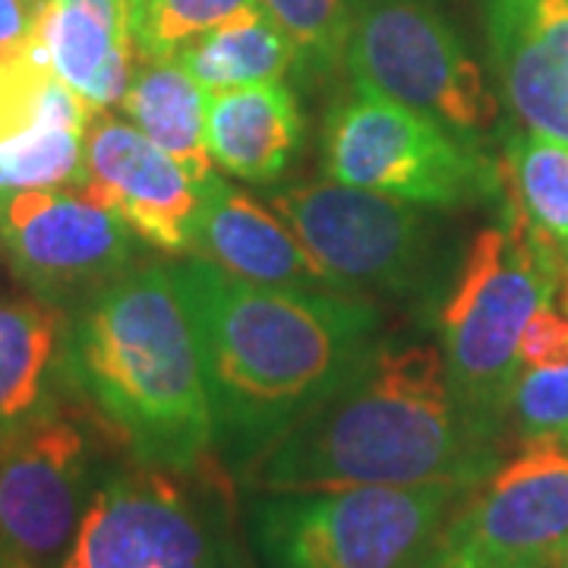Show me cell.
Returning a JSON list of instances; mask_svg holds the SVG:
<instances>
[{"label":"cell","mask_w":568,"mask_h":568,"mask_svg":"<svg viewBox=\"0 0 568 568\" xmlns=\"http://www.w3.org/2000/svg\"><path fill=\"white\" fill-rule=\"evenodd\" d=\"M196 328L215 452L244 474L284 429L345 383L379 325L361 294L265 287L215 265H171Z\"/></svg>","instance_id":"cell-1"},{"label":"cell","mask_w":568,"mask_h":568,"mask_svg":"<svg viewBox=\"0 0 568 568\" xmlns=\"http://www.w3.org/2000/svg\"><path fill=\"white\" fill-rule=\"evenodd\" d=\"M496 443L455 398L439 347L386 342L241 477L263 496L443 480L477 487L499 465Z\"/></svg>","instance_id":"cell-2"},{"label":"cell","mask_w":568,"mask_h":568,"mask_svg":"<svg viewBox=\"0 0 568 568\" xmlns=\"http://www.w3.org/2000/svg\"><path fill=\"white\" fill-rule=\"evenodd\" d=\"M67 379L136 465L200 474L215 424L190 310L164 265L126 268L70 320Z\"/></svg>","instance_id":"cell-3"},{"label":"cell","mask_w":568,"mask_h":568,"mask_svg":"<svg viewBox=\"0 0 568 568\" xmlns=\"http://www.w3.org/2000/svg\"><path fill=\"white\" fill-rule=\"evenodd\" d=\"M562 282V263L518 209L484 227L458 265L439 313L448 386L467 414L489 433H503L518 366V342L530 316L549 304Z\"/></svg>","instance_id":"cell-4"},{"label":"cell","mask_w":568,"mask_h":568,"mask_svg":"<svg viewBox=\"0 0 568 568\" xmlns=\"http://www.w3.org/2000/svg\"><path fill=\"white\" fill-rule=\"evenodd\" d=\"M474 487H357L265 496L253 508L263 568H420Z\"/></svg>","instance_id":"cell-5"},{"label":"cell","mask_w":568,"mask_h":568,"mask_svg":"<svg viewBox=\"0 0 568 568\" xmlns=\"http://www.w3.org/2000/svg\"><path fill=\"white\" fill-rule=\"evenodd\" d=\"M323 168L332 181L414 205L458 209L503 196V164L477 142L357 85L328 111Z\"/></svg>","instance_id":"cell-6"},{"label":"cell","mask_w":568,"mask_h":568,"mask_svg":"<svg viewBox=\"0 0 568 568\" xmlns=\"http://www.w3.org/2000/svg\"><path fill=\"white\" fill-rule=\"evenodd\" d=\"M345 63L357 89L386 95L462 140L499 118L480 67L446 17L426 0H373L351 22Z\"/></svg>","instance_id":"cell-7"},{"label":"cell","mask_w":568,"mask_h":568,"mask_svg":"<svg viewBox=\"0 0 568 568\" xmlns=\"http://www.w3.org/2000/svg\"><path fill=\"white\" fill-rule=\"evenodd\" d=\"M164 467L114 474L82 511L61 568H241L219 511Z\"/></svg>","instance_id":"cell-8"},{"label":"cell","mask_w":568,"mask_h":568,"mask_svg":"<svg viewBox=\"0 0 568 568\" xmlns=\"http://www.w3.org/2000/svg\"><path fill=\"white\" fill-rule=\"evenodd\" d=\"M272 203L345 294L402 297L424 284L433 231L405 200L351 183L313 181L284 186Z\"/></svg>","instance_id":"cell-9"},{"label":"cell","mask_w":568,"mask_h":568,"mask_svg":"<svg viewBox=\"0 0 568 568\" xmlns=\"http://www.w3.org/2000/svg\"><path fill=\"white\" fill-rule=\"evenodd\" d=\"M568 544V443H525L452 511L429 559L443 568H552Z\"/></svg>","instance_id":"cell-10"},{"label":"cell","mask_w":568,"mask_h":568,"mask_svg":"<svg viewBox=\"0 0 568 568\" xmlns=\"http://www.w3.org/2000/svg\"><path fill=\"white\" fill-rule=\"evenodd\" d=\"M0 260L39 301H89L133 260V231L77 190H3Z\"/></svg>","instance_id":"cell-11"},{"label":"cell","mask_w":568,"mask_h":568,"mask_svg":"<svg viewBox=\"0 0 568 568\" xmlns=\"http://www.w3.org/2000/svg\"><path fill=\"white\" fill-rule=\"evenodd\" d=\"M82 429L51 417L0 446V559L61 568L92 499Z\"/></svg>","instance_id":"cell-12"},{"label":"cell","mask_w":568,"mask_h":568,"mask_svg":"<svg viewBox=\"0 0 568 568\" xmlns=\"http://www.w3.org/2000/svg\"><path fill=\"white\" fill-rule=\"evenodd\" d=\"M85 200L111 209L133 237L162 253H190L200 181L136 126L99 111L85 130Z\"/></svg>","instance_id":"cell-13"},{"label":"cell","mask_w":568,"mask_h":568,"mask_svg":"<svg viewBox=\"0 0 568 568\" xmlns=\"http://www.w3.org/2000/svg\"><path fill=\"white\" fill-rule=\"evenodd\" d=\"M489 67L525 130L568 142V0H484Z\"/></svg>","instance_id":"cell-14"},{"label":"cell","mask_w":568,"mask_h":568,"mask_svg":"<svg viewBox=\"0 0 568 568\" xmlns=\"http://www.w3.org/2000/svg\"><path fill=\"white\" fill-rule=\"evenodd\" d=\"M190 253L227 275L265 287L338 291V282L316 263L282 215L224 183L215 171L200 181Z\"/></svg>","instance_id":"cell-15"},{"label":"cell","mask_w":568,"mask_h":568,"mask_svg":"<svg viewBox=\"0 0 568 568\" xmlns=\"http://www.w3.org/2000/svg\"><path fill=\"white\" fill-rule=\"evenodd\" d=\"M32 29L54 73L95 111L123 102L140 61L126 29V0H44Z\"/></svg>","instance_id":"cell-16"},{"label":"cell","mask_w":568,"mask_h":568,"mask_svg":"<svg viewBox=\"0 0 568 568\" xmlns=\"http://www.w3.org/2000/svg\"><path fill=\"white\" fill-rule=\"evenodd\" d=\"M63 306L48 301H0V446L58 417L67 379Z\"/></svg>","instance_id":"cell-17"},{"label":"cell","mask_w":568,"mask_h":568,"mask_svg":"<svg viewBox=\"0 0 568 568\" xmlns=\"http://www.w3.org/2000/svg\"><path fill=\"white\" fill-rule=\"evenodd\" d=\"M301 136V108L294 92L282 82L209 92V159L237 181H278L294 159Z\"/></svg>","instance_id":"cell-18"},{"label":"cell","mask_w":568,"mask_h":568,"mask_svg":"<svg viewBox=\"0 0 568 568\" xmlns=\"http://www.w3.org/2000/svg\"><path fill=\"white\" fill-rule=\"evenodd\" d=\"M121 104L142 136L178 159L196 181L212 174L205 145L209 92L193 80L181 58L136 61V73Z\"/></svg>","instance_id":"cell-19"},{"label":"cell","mask_w":568,"mask_h":568,"mask_svg":"<svg viewBox=\"0 0 568 568\" xmlns=\"http://www.w3.org/2000/svg\"><path fill=\"white\" fill-rule=\"evenodd\" d=\"M181 63L205 92L282 82L297 67L294 44L256 7L224 20L181 48Z\"/></svg>","instance_id":"cell-20"},{"label":"cell","mask_w":568,"mask_h":568,"mask_svg":"<svg viewBox=\"0 0 568 568\" xmlns=\"http://www.w3.org/2000/svg\"><path fill=\"white\" fill-rule=\"evenodd\" d=\"M95 114L99 111L54 73L36 29L0 48V142L41 123L85 133Z\"/></svg>","instance_id":"cell-21"},{"label":"cell","mask_w":568,"mask_h":568,"mask_svg":"<svg viewBox=\"0 0 568 568\" xmlns=\"http://www.w3.org/2000/svg\"><path fill=\"white\" fill-rule=\"evenodd\" d=\"M503 196L530 231L568 260V142L544 133H515L503 162Z\"/></svg>","instance_id":"cell-22"},{"label":"cell","mask_w":568,"mask_h":568,"mask_svg":"<svg viewBox=\"0 0 568 568\" xmlns=\"http://www.w3.org/2000/svg\"><path fill=\"white\" fill-rule=\"evenodd\" d=\"M85 183V133L41 123L0 142L3 190H77Z\"/></svg>","instance_id":"cell-23"},{"label":"cell","mask_w":568,"mask_h":568,"mask_svg":"<svg viewBox=\"0 0 568 568\" xmlns=\"http://www.w3.org/2000/svg\"><path fill=\"white\" fill-rule=\"evenodd\" d=\"M256 7V0H126L136 58H178L186 41Z\"/></svg>","instance_id":"cell-24"},{"label":"cell","mask_w":568,"mask_h":568,"mask_svg":"<svg viewBox=\"0 0 568 568\" xmlns=\"http://www.w3.org/2000/svg\"><path fill=\"white\" fill-rule=\"evenodd\" d=\"M268 20L294 44L297 67L306 73H332L345 61L347 20L345 0H256Z\"/></svg>","instance_id":"cell-25"},{"label":"cell","mask_w":568,"mask_h":568,"mask_svg":"<svg viewBox=\"0 0 568 568\" xmlns=\"http://www.w3.org/2000/svg\"><path fill=\"white\" fill-rule=\"evenodd\" d=\"M506 424H511L518 443H568V364L547 369H521Z\"/></svg>","instance_id":"cell-26"},{"label":"cell","mask_w":568,"mask_h":568,"mask_svg":"<svg viewBox=\"0 0 568 568\" xmlns=\"http://www.w3.org/2000/svg\"><path fill=\"white\" fill-rule=\"evenodd\" d=\"M568 364V313L556 310L552 301L530 316L528 328L518 342L521 369H547Z\"/></svg>","instance_id":"cell-27"},{"label":"cell","mask_w":568,"mask_h":568,"mask_svg":"<svg viewBox=\"0 0 568 568\" xmlns=\"http://www.w3.org/2000/svg\"><path fill=\"white\" fill-rule=\"evenodd\" d=\"M44 0H0V48L22 41L39 17Z\"/></svg>","instance_id":"cell-28"},{"label":"cell","mask_w":568,"mask_h":568,"mask_svg":"<svg viewBox=\"0 0 568 568\" xmlns=\"http://www.w3.org/2000/svg\"><path fill=\"white\" fill-rule=\"evenodd\" d=\"M556 304L562 313H568V260L562 263V282H559V291H556Z\"/></svg>","instance_id":"cell-29"},{"label":"cell","mask_w":568,"mask_h":568,"mask_svg":"<svg viewBox=\"0 0 568 568\" xmlns=\"http://www.w3.org/2000/svg\"><path fill=\"white\" fill-rule=\"evenodd\" d=\"M0 568H39V566H29V562H17V559H0Z\"/></svg>","instance_id":"cell-30"},{"label":"cell","mask_w":568,"mask_h":568,"mask_svg":"<svg viewBox=\"0 0 568 568\" xmlns=\"http://www.w3.org/2000/svg\"><path fill=\"white\" fill-rule=\"evenodd\" d=\"M552 568H568V544H566V549L559 552V559H556V566Z\"/></svg>","instance_id":"cell-31"},{"label":"cell","mask_w":568,"mask_h":568,"mask_svg":"<svg viewBox=\"0 0 568 568\" xmlns=\"http://www.w3.org/2000/svg\"><path fill=\"white\" fill-rule=\"evenodd\" d=\"M420 568H443V566H436V562H433V559H429V556H426V562Z\"/></svg>","instance_id":"cell-32"}]
</instances>
